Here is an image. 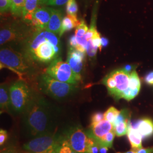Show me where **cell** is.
<instances>
[{"label":"cell","mask_w":153,"mask_h":153,"mask_svg":"<svg viewBox=\"0 0 153 153\" xmlns=\"http://www.w3.org/2000/svg\"><path fill=\"white\" fill-rule=\"evenodd\" d=\"M23 50L35 62L47 64L60 57L61 45L56 34L47 30H38L24 41Z\"/></svg>","instance_id":"6da1fadb"},{"label":"cell","mask_w":153,"mask_h":153,"mask_svg":"<svg viewBox=\"0 0 153 153\" xmlns=\"http://www.w3.org/2000/svg\"><path fill=\"white\" fill-rule=\"evenodd\" d=\"M23 115L26 126L33 137L52 133L50 106L43 97L33 95Z\"/></svg>","instance_id":"7a4b0ae2"},{"label":"cell","mask_w":153,"mask_h":153,"mask_svg":"<svg viewBox=\"0 0 153 153\" xmlns=\"http://www.w3.org/2000/svg\"><path fill=\"white\" fill-rule=\"evenodd\" d=\"M1 68H7L19 76L28 75L35 71V62L23 52H17L11 48L0 51Z\"/></svg>","instance_id":"3957f363"},{"label":"cell","mask_w":153,"mask_h":153,"mask_svg":"<svg viewBox=\"0 0 153 153\" xmlns=\"http://www.w3.org/2000/svg\"><path fill=\"white\" fill-rule=\"evenodd\" d=\"M38 87L42 93L55 99L66 98L76 89L75 85L61 82L45 73L39 76Z\"/></svg>","instance_id":"277c9868"},{"label":"cell","mask_w":153,"mask_h":153,"mask_svg":"<svg viewBox=\"0 0 153 153\" xmlns=\"http://www.w3.org/2000/svg\"><path fill=\"white\" fill-rule=\"evenodd\" d=\"M64 138L49 133L34 137L24 144L23 148L27 153H56Z\"/></svg>","instance_id":"5b68a950"},{"label":"cell","mask_w":153,"mask_h":153,"mask_svg":"<svg viewBox=\"0 0 153 153\" xmlns=\"http://www.w3.org/2000/svg\"><path fill=\"white\" fill-rule=\"evenodd\" d=\"M131 73L126 71L124 68L117 69L110 72L103 79L102 83L115 100L123 99L124 93L129 88Z\"/></svg>","instance_id":"8992f818"},{"label":"cell","mask_w":153,"mask_h":153,"mask_svg":"<svg viewBox=\"0 0 153 153\" xmlns=\"http://www.w3.org/2000/svg\"><path fill=\"white\" fill-rule=\"evenodd\" d=\"M9 91L11 109L17 114H23L34 95L31 89L26 82L19 80L11 85Z\"/></svg>","instance_id":"52a82bcc"},{"label":"cell","mask_w":153,"mask_h":153,"mask_svg":"<svg viewBox=\"0 0 153 153\" xmlns=\"http://www.w3.org/2000/svg\"><path fill=\"white\" fill-rule=\"evenodd\" d=\"M45 73L61 82L76 85L79 81L69 64L60 57L49 64Z\"/></svg>","instance_id":"ba28073f"},{"label":"cell","mask_w":153,"mask_h":153,"mask_svg":"<svg viewBox=\"0 0 153 153\" xmlns=\"http://www.w3.org/2000/svg\"><path fill=\"white\" fill-rule=\"evenodd\" d=\"M31 34L27 27L23 25L13 23L6 25L0 31L1 45L12 42L25 41Z\"/></svg>","instance_id":"9c48e42d"},{"label":"cell","mask_w":153,"mask_h":153,"mask_svg":"<svg viewBox=\"0 0 153 153\" xmlns=\"http://www.w3.org/2000/svg\"><path fill=\"white\" fill-rule=\"evenodd\" d=\"M65 139L76 153H88L90 137L79 126L71 128L66 133Z\"/></svg>","instance_id":"30bf717a"},{"label":"cell","mask_w":153,"mask_h":153,"mask_svg":"<svg viewBox=\"0 0 153 153\" xmlns=\"http://www.w3.org/2000/svg\"><path fill=\"white\" fill-rule=\"evenodd\" d=\"M85 54V53L80 52L71 47L69 48L66 62L71 66L73 71L79 81L81 80V73L84 66Z\"/></svg>","instance_id":"8fae6325"},{"label":"cell","mask_w":153,"mask_h":153,"mask_svg":"<svg viewBox=\"0 0 153 153\" xmlns=\"http://www.w3.org/2000/svg\"><path fill=\"white\" fill-rule=\"evenodd\" d=\"M51 9L52 8L45 7L37 8L30 24L34 31L47 29L51 16Z\"/></svg>","instance_id":"7c38bea8"},{"label":"cell","mask_w":153,"mask_h":153,"mask_svg":"<svg viewBox=\"0 0 153 153\" xmlns=\"http://www.w3.org/2000/svg\"><path fill=\"white\" fill-rule=\"evenodd\" d=\"M113 130V124L104 119L96 124H91L89 131H87V133L89 137L93 138L98 141L109 131Z\"/></svg>","instance_id":"4fadbf2b"},{"label":"cell","mask_w":153,"mask_h":153,"mask_svg":"<svg viewBox=\"0 0 153 153\" xmlns=\"http://www.w3.org/2000/svg\"><path fill=\"white\" fill-rule=\"evenodd\" d=\"M141 82L136 69L130 73L129 86L123 95V99L130 101L136 98L140 93Z\"/></svg>","instance_id":"5bb4252c"},{"label":"cell","mask_w":153,"mask_h":153,"mask_svg":"<svg viewBox=\"0 0 153 153\" xmlns=\"http://www.w3.org/2000/svg\"><path fill=\"white\" fill-rule=\"evenodd\" d=\"M62 19L61 10L52 8L51 16L46 30L56 35H60Z\"/></svg>","instance_id":"9a60e30c"},{"label":"cell","mask_w":153,"mask_h":153,"mask_svg":"<svg viewBox=\"0 0 153 153\" xmlns=\"http://www.w3.org/2000/svg\"><path fill=\"white\" fill-rule=\"evenodd\" d=\"M130 124L133 127L137 129L142 136V138H148L153 136V121L152 119L145 118L133 124L131 123Z\"/></svg>","instance_id":"2e32d148"},{"label":"cell","mask_w":153,"mask_h":153,"mask_svg":"<svg viewBox=\"0 0 153 153\" xmlns=\"http://www.w3.org/2000/svg\"><path fill=\"white\" fill-rule=\"evenodd\" d=\"M38 0H25V4L22 13L23 20L28 24H31L35 11L38 8Z\"/></svg>","instance_id":"e0dca14e"},{"label":"cell","mask_w":153,"mask_h":153,"mask_svg":"<svg viewBox=\"0 0 153 153\" xmlns=\"http://www.w3.org/2000/svg\"><path fill=\"white\" fill-rule=\"evenodd\" d=\"M11 108L9 88L6 84H1L0 87L1 114L9 112Z\"/></svg>","instance_id":"ac0fdd59"},{"label":"cell","mask_w":153,"mask_h":153,"mask_svg":"<svg viewBox=\"0 0 153 153\" xmlns=\"http://www.w3.org/2000/svg\"><path fill=\"white\" fill-rule=\"evenodd\" d=\"M127 136L131 143L132 149L138 150L142 148V136L137 129L131 125L130 123H129Z\"/></svg>","instance_id":"d6986e66"},{"label":"cell","mask_w":153,"mask_h":153,"mask_svg":"<svg viewBox=\"0 0 153 153\" xmlns=\"http://www.w3.org/2000/svg\"><path fill=\"white\" fill-rule=\"evenodd\" d=\"M81 22L77 19L76 16L68 14L63 18L61 24L60 33L59 36H61L65 32L70 31L73 28H76Z\"/></svg>","instance_id":"ffe728a7"},{"label":"cell","mask_w":153,"mask_h":153,"mask_svg":"<svg viewBox=\"0 0 153 153\" xmlns=\"http://www.w3.org/2000/svg\"><path fill=\"white\" fill-rule=\"evenodd\" d=\"M25 4V0H11V13L13 15L17 16H22L23 7Z\"/></svg>","instance_id":"44dd1931"},{"label":"cell","mask_w":153,"mask_h":153,"mask_svg":"<svg viewBox=\"0 0 153 153\" xmlns=\"http://www.w3.org/2000/svg\"><path fill=\"white\" fill-rule=\"evenodd\" d=\"M129 123V121H123L114 126V131H115L116 136L117 137H121L127 134Z\"/></svg>","instance_id":"7402d4cb"},{"label":"cell","mask_w":153,"mask_h":153,"mask_svg":"<svg viewBox=\"0 0 153 153\" xmlns=\"http://www.w3.org/2000/svg\"><path fill=\"white\" fill-rule=\"evenodd\" d=\"M116 136L115 131L113 130L112 131H109L107 134L100 139L97 142H98L100 145L105 146L108 148H111L112 146L113 141L114 138Z\"/></svg>","instance_id":"603a6c76"},{"label":"cell","mask_w":153,"mask_h":153,"mask_svg":"<svg viewBox=\"0 0 153 153\" xmlns=\"http://www.w3.org/2000/svg\"><path fill=\"white\" fill-rule=\"evenodd\" d=\"M120 113V111L116 109L114 107H110L104 114V119L113 124Z\"/></svg>","instance_id":"cb8c5ba5"},{"label":"cell","mask_w":153,"mask_h":153,"mask_svg":"<svg viewBox=\"0 0 153 153\" xmlns=\"http://www.w3.org/2000/svg\"><path fill=\"white\" fill-rule=\"evenodd\" d=\"M66 10L68 14L76 16L77 12L78 11V7L76 0H69L66 3Z\"/></svg>","instance_id":"d4e9b609"},{"label":"cell","mask_w":153,"mask_h":153,"mask_svg":"<svg viewBox=\"0 0 153 153\" xmlns=\"http://www.w3.org/2000/svg\"><path fill=\"white\" fill-rule=\"evenodd\" d=\"M88 30V27L84 21H81V23L76 28L75 35L76 37H82L85 35Z\"/></svg>","instance_id":"484cf974"},{"label":"cell","mask_w":153,"mask_h":153,"mask_svg":"<svg viewBox=\"0 0 153 153\" xmlns=\"http://www.w3.org/2000/svg\"><path fill=\"white\" fill-rule=\"evenodd\" d=\"M56 153H76L64 138Z\"/></svg>","instance_id":"4316f807"},{"label":"cell","mask_w":153,"mask_h":153,"mask_svg":"<svg viewBox=\"0 0 153 153\" xmlns=\"http://www.w3.org/2000/svg\"><path fill=\"white\" fill-rule=\"evenodd\" d=\"M99 147L100 145L98 142L93 138L90 137L88 148V153H98Z\"/></svg>","instance_id":"83f0119b"},{"label":"cell","mask_w":153,"mask_h":153,"mask_svg":"<svg viewBox=\"0 0 153 153\" xmlns=\"http://www.w3.org/2000/svg\"><path fill=\"white\" fill-rule=\"evenodd\" d=\"M104 119V114L101 113V112H96L94 113L92 116H91V124H96L97 123H98L99 122H100L101 121L103 120Z\"/></svg>","instance_id":"f1b7e54d"},{"label":"cell","mask_w":153,"mask_h":153,"mask_svg":"<svg viewBox=\"0 0 153 153\" xmlns=\"http://www.w3.org/2000/svg\"><path fill=\"white\" fill-rule=\"evenodd\" d=\"M11 0H0L1 13H4L9 10L11 7Z\"/></svg>","instance_id":"f546056e"},{"label":"cell","mask_w":153,"mask_h":153,"mask_svg":"<svg viewBox=\"0 0 153 153\" xmlns=\"http://www.w3.org/2000/svg\"><path fill=\"white\" fill-rule=\"evenodd\" d=\"M0 153H20L14 146L9 145L1 150Z\"/></svg>","instance_id":"4dcf8cb0"},{"label":"cell","mask_w":153,"mask_h":153,"mask_svg":"<svg viewBox=\"0 0 153 153\" xmlns=\"http://www.w3.org/2000/svg\"><path fill=\"white\" fill-rule=\"evenodd\" d=\"M69 0H48L47 5L49 6H62L66 4Z\"/></svg>","instance_id":"1f68e13d"},{"label":"cell","mask_w":153,"mask_h":153,"mask_svg":"<svg viewBox=\"0 0 153 153\" xmlns=\"http://www.w3.org/2000/svg\"><path fill=\"white\" fill-rule=\"evenodd\" d=\"M7 133L5 130L1 129L0 130V145H3L7 139Z\"/></svg>","instance_id":"d6a6232c"},{"label":"cell","mask_w":153,"mask_h":153,"mask_svg":"<svg viewBox=\"0 0 153 153\" xmlns=\"http://www.w3.org/2000/svg\"><path fill=\"white\" fill-rule=\"evenodd\" d=\"M145 82L148 85H153V71L148 73L144 78Z\"/></svg>","instance_id":"836d02e7"},{"label":"cell","mask_w":153,"mask_h":153,"mask_svg":"<svg viewBox=\"0 0 153 153\" xmlns=\"http://www.w3.org/2000/svg\"><path fill=\"white\" fill-rule=\"evenodd\" d=\"M69 45L71 48H73L74 49H76V48L78 45V42H77V40H76V35H73L71 37V38L69 39Z\"/></svg>","instance_id":"e575fe53"},{"label":"cell","mask_w":153,"mask_h":153,"mask_svg":"<svg viewBox=\"0 0 153 153\" xmlns=\"http://www.w3.org/2000/svg\"><path fill=\"white\" fill-rule=\"evenodd\" d=\"M137 153H153V147L149 148H141L136 150Z\"/></svg>","instance_id":"d590c367"},{"label":"cell","mask_w":153,"mask_h":153,"mask_svg":"<svg viewBox=\"0 0 153 153\" xmlns=\"http://www.w3.org/2000/svg\"><path fill=\"white\" fill-rule=\"evenodd\" d=\"M101 42H102V48H104L105 47H107L108 45V44L109 43L108 40L105 38L104 37H102V39H101Z\"/></svg>","instance_id":"8d00e7d4"},{"label":"cell","mask_w":153,"mask_h":153,"mask_svg":"<svg viewBox=\"0 0 153 153\" xmlns=\"http://www.w3.org/2000/svg\"><path fill=\"white\" fill-rule=\"evenodd\" d=\"M108 149H109V148H108V147H107V146L100 145L99 152V153H107L108 152Z\"/></svg>","instance_id":"74e56055"},{"label":"cell","mask_w":153,"mask_h":153,"mask_svg":"<svg viewBox=\"0 0 153 153\" xmlns=\"http://www.w3.org/2000/svg\"><path fill=\"white\" fill-rule=\"evenodd\" d=\"M40 4H47L48 0H38Z\"/></svg>","instance_id":"f35d334b"},{"label":"cell","mask_w":153,"mask_h":153,"mask_svg":"<svg viewBox=\"0 0 153 153\" xmlns=\"http://www.w3.org/2000/svg\"><path fill=\"white\" fill-rule=\"evenodd\" d=\"M137 153V152H136V150H133V149H131V150H130V151H128V152H124V153Z\"/></svg>","instance_id":"ab89813d"}]
</instances>
